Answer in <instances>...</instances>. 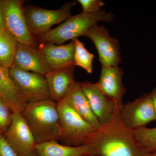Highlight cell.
Listing matches in <instances>:
<instances>
[{
  "label": "cell",
  "mask_w": 156,
  "mask_h": 156,
  "mask_svg": "<svg viewBox=\"0 0 156 156\" xmlns=\"http://www.w3.org/2000/svg\"><path fill=\"white\" fill-rule=\"evenodd\" d=\"M89 144L96 156H146L147 153L136 143L134 130L124 125L119 112L112 122L97 130Z\"/></svg>",
  "instance_id": "6da1fadb"
},
{
  "label": "cell",
  "mask_w": 156,
  "mask_h": 156,
  "mask_svg": "<svg viewBox=\"0 0 156 156\" xmlns=\"http://www.w3.org/2000/svg\"><path fill=\"white\" fill-rule=\"evenodd\" d=\"M37 143L58 141L59 114L51 98L28 103L21 112Z\"/></svg>",
  "instance_id": "7a4b0ae2"
},
{
  "label": "cell",
  "mask_w": 156,
  "mask_h": 156,
  "mask_svg": "<svg viewBox=\"0 0 156 156\" xmlns=\"http://www.w3.org/2000/svg\"><path fill=\"white\" fill-rule=\"evenodd\" d=\"M114 14L105 10L94 13L82 11L74 16H71L56 28L37 36L41 42H49L62 45L69 40L83 36L93 26L100 21L111 23L114 21Z\"/></svg>",
  "instance_id": "3957f363"
},
{
  "label": "cell",
  "mask_w": 156,
  "mask_h": 156,
  "mask_svg": "<svg viewBox=\"0 0 156 156\" xmlns=\"http://www.w3.org/2000/svg\"><path fill=\"white\" fill-rule=\"evenodd\" d=\"M59 114L58 142L71 146L87 145L97 130L78 114L64 100L57 102Z\"/></svg>",
  "instance_id": "277c9868"
},
{
  "label": "cell",
  "mask_w": 156,
  "mask_h": 156,
  "mask_svg": "<svg viewBox=\"0 0 156 156\" xmlns=\"http://www.w3.org/2000/svg\"><path fill=\"white\" fill-rule=\"evenodd\" d=\"M77 2H68L57 10H48L35 6L24 9L27 26L31 33L37 37L48 32L52 26L65 21L70 17L72 8Z\"/></svg>",
  "instance_id": "5b68a950"
},
{
  "label": "cell",
  "mask_w": 156,
  "mask_h": 156,
  "mask_svg": "<svg viewBox=\"0 0 156 156\" xmlns=\"http://www.w3.org/2000/svg\"><path fill=\"white\" fill-rule=\"evenodd\" d=\"M5 29L17 43L35 47L36 42L29 30L22 1L0 0Z\"/></svg>",
  "instance_id": "8992f818"
},
{
  "label": "cell",
  "mask_w": 156,
  "mask_h": 156,
  "mask_svg": "<svg viewBox=\"0 0 156 156\" xmlns=\"http://www.w3.org/2000/svg\"><path fill=\"white\" fill-rule=\"evenodd\" d=\"M9 73L27 103L50 98L44 76L22 70L13 66L9 68Z\"/></svg>",
  "instance_id": "52a82bcc"
},
{
  "label": "cell",
  "mask_w": 156,
  "mask_h": 156,
  "mask_svg": "<svg viewBox=\"0 0 156 156\" xmlns=\"http://www.w3.org/2000/svg\"><path fill=\"white\" fill-rule=\"evenodd\" d=\"M89 38L97 49L102 67L117 66L122 62L119 41L110 36L103 26H93L84 35Z\"/></svg>",
  "instance_id": "ba28073f"
},
{
  "label": "cell",
  "mask_w": 156,
  "mask_h": 156,
  "mask_svg": "<svg viewBox=\"0 0 156 156\" xmlns=\"http://www.w3.org/2000/svg\"><path fill=\"white\" fill-rule=\"evenodd\" d=\"M120 116L124 125L135 130L156 121L155 113L150 93H145L135 100L123 104Z\"/></svg>",
  "instance_id": "9c48e42d"
},
{
  "label": "cell",
  "mask_w": 156,
  "mask_h": 156,
  "mask_svg": "<svg viewBox=\"0 0 156 156\" xmlns=\"http://www.w3.org/2000/svg\"><path fill=\"white\" fill-rule=\"evenodd\" d=\"M80 83L82 90L89 101L92 111L101 127L112 122L120 111L114 101L101 92L96 83Z\"/></svg>",
  "instance_id": "30bf717a"
},
{
  "label": "cell",
  "mask_w": 156,
  "mask_h": 156,
  "mask_svg": "<svg viewBox=\"0 0 156 156\" xmlns=\"http://www.w3.org/2000/svg\"><path fill=\"white\" fill-rule=\"evenodd\" d=\"M4 136L20 156H25L34 149L37 144L20 112L13 113L11 125Z\"/></svg>",
  "instance_id": "8fae6325"
},
{
  "label": "cell",
  "mask_w": 156,
  "mask_h": 156,
  "mask_svg": "<svg viewBox=\"0 0 156 156\" xmlns=\"http://www.w3.org/2000/svg\"><path fill=\"white\" fill-rule=\"evenodd\" d=\"M12 66L44 76L52 70L44 56L38 49L20 43L17 44Z\"/></svg>",
  "instance_id": "7c38bea8"
},
{
  "label": "cell",
  "mask_w": 156,
  "mask_h": 156,
  "mask_svg": "<svg viewBox=\"0 0 156 156\" xmlns=\"http://www.w3.org/2000/svg\"><path fill=\"white\" fill-rule=\"evenodd\" d=\"M123 73L119 66L102 67L99 80L96 83L101 92L119 109L123 105V97L126 92L122 82Z\"/></svg>",
  "instance_id": "4fadbf2b"
},
{
  "label": "cell",
  "mask_w": 156,
  "mask_h": 156,
  "mask_svg": "<svg viewBox=\"0 0 156 156\" xmlns=\"http://www.w3.org/2000/svg\"><path fill=\"white\" fill-rule=\"evenodd\" d=\"M74 66L51 70L45 76L50 98L56 102L64 99L76 81Z\"/></svg>",
  "instance_id": "5bb4252c"
},
{
  "label": "cell",
  "mask_w": 156,
  "mask_h": 156,
  "mask_svg": "<svg viewBox=\"0 0 156 156\" xmlns=\"http://www.w3.org/2000/svg\"><path fill=\"white\" fill-rule=\"evenodd\" d=\"M38 50L44 56L52 69L74 66L75 43L73 40L69 44L61 45L42 42Z\"/></svg>",
  "instance_id": "9a60e30c"
},
{
  "label": "cell",
  "mask_w": 156,
  "mask_h": 156,
  "mask_svg": "<svg viewBox=\"0 0 156 156\" xmlns=\"http://www.w3.org/2000/svg\"><path fill=\"white\" fill-rule=\"evenodd\" d=\"M0 97L12 113L22 111L27 103L15 86L9 73V68L0 65Z\"/></svg>",
  "instance_id": "2e32d148"
},
{
  "label": "cell",
  "mask_w": 156,
  "mask_h": 156,
  "mask_svg": "<svg viewBox=\"0 0 156 156\" xmlns=\"http://www.w3.org/2000/svg\"><path fill=\"white\" fill-rule=\"evenodd\" d=\"M63 100L95 129L98 130L101 128L99 121L92 112L89 101L82 90L80 82H76Z\"/></svg>",
  "instance_id": "e0dca14e"
},
{
  "label": "cell",
  "mask_w": 156,
  "mask_h": 156,
  "mask_svg": "<svg viewBox=\"0 0 156 156\" xmlns=\"http://www.w3.org/2000/svg\"><path fill=\"white\" fill-rule=\"evenodd\" d=\"M35 150L39 156H81L91 153L89 144L71 146L55 141L37 143Z\"/></svg>",
  "instance_id": "ac0fdd59"
},
{
  "label": "cell",
  "mask_w": 156,
  "mask_h": 156,
  "mask_svg": "<svg viewBox=\"0 0 156 156\" xmlns=\"http://www.w3.org/2000/svg\"><path fill=\"white\" fill-rule=\"evenodd\" d=\"M18 43L6 29L0 30V65L12 66Z\"/></svg>",
  "instance_id": "d6986e66"
},
{
  "label": "cell",
  "mask_w": 156,
  "mask_h": 156,
  "mask_svg": "<svg viewBox=\"0 0 156 156\" xmlns=\"http://www.w3.org/2000/svg\"><path fill=\"white\" fill-rule=\"evenodd\" d=\"M134 138L141 149L149 153L156 150V127H146L134 130Z\"/></svg>",
  "instance_id": "ffe728a7"
},
{
  "label": "cell",
  "mask_w": 156,
  "mask_h": 156,
  "mask_svg": "<svg viewBox=\"0 0 156 156\" xmlns=\"http://www.w3.org/2000/svg\"><path fill=\"white\" fill-rule=\"evenodd\" d=\"M75 43L74 63L75 66H80L87 73H91L92 71V61L94 55L90 53L85 48L83 43L78 38L73 39Z\"/></svg>",
  "instance_id": "44dd1931"
},
{
  "label": "cell",
  "mask_w": 156,
  "mask_h": 156,
  "mask_svg": "<svg viewBox=\"0 0 156 156\" xmlns=\"http://www.w3.org/2000/svg\"><path fill=\"white\" fill-rule=\"evenodd\" d=\"M13 113L0 97V134L5 135L11 125Z\"/></svg>",
  "instance_id": "7402d4cb"
},
{
  "label": "cell",
  "mask_w": 156,
  "mask_h": 156,
  "mask_svg": "<svg viewBox=\"0 0 156 156\" xmlns=\"http://www.w3.org/2000/svg\"><path fill=\"white\" fill-rule=\"evenodd\" d=\"M77 2L80 4L83 12L85 13H96L105 5V3L100 0H78Z\"/></svg>",
  "instance_id": "603a6c76"
},
{
  "label": "cell",
  "mask_w": 156,
  "mask_h": 156,
  "mask_svg": "<svg viewBox=\"0 0 156 156\" xmlns=\"http://www.w3.org/2000/svg\"><path fill=\"white\" fill-rule=\"evenodd\" d=\"M0 156H20L7 140L4 135L0 134Z\"/></svg>",
  "instance_id": "cb8c5ba5"
},
{
  "label": "cell",
  "mask_w": 156,
  "mask_h": 156,
  "mask_svg": "<svg viewBox=\"0 0 156 156\" xmlns=\"http://www.w3.org/2000/svg\"><path fill=\"white\" fill-rule=\"evenodd\" d=\"M149 93L151 98L152 101L156 118V87L154 88Z\"/></svg>",
  "instance_id": "d4e9b609"
},
{
  "label": "cell",
  "mask_w": 156,
  "mask_h": 156,
  "mask_svg": "<svg viewBox=\"0 0 156 156\" xmlns=\"http://www.w3.org/2000/svg\"><path fill=\"white\" fill-rule=\"evenodd\" d=\"M4 29H5V26L2 11L0 6V30Z\"/></svg>",
  "instance_id": "484cf974"
},
{
  "label": "cell",
  "mask_w": 156,
  "mask_h": 156,
  "mask_svg": "<svg viewBox=\"0 0 156 156\" xmlns=\"http://www.w3.org/2000/svg\"><path fill=\"white\" fill-rule=\"evenodd\" d=\"M25 156H39L37 154V153L35 150H33L31 151L27 154Z\"/></svg>",
  "instance_id": "4316f807"
},
{
  "label": "cell",
  "mask_w": 156,
  "mask_h": 156,
  "mask_svg": "<svg viewBox=\"0 0 156 156\" xmlns=\"http://www.w3.org/2000/svg\"><path fill=\"white\" fill-rule=\"evenodd\" d=\"M146 156H156V150L147 153Z\"/></svg>",
  "instance_id": "83f0119b"
},
{
  "label": "cell",
  "mask_w": 156,
  "mask_h": 156,
  "mask_svg": "<svg viewBox=\"0 0 156 156\" xmlns=\"http://www.w3.org/2000/svg\"><path fill=\"white\" fill-rule=\"evenodd\" d=\"M81 156H96L95 155H94V154H93L91 153H90L86 154L83 155Z\"/></svg>",
  "instance_id": "f1b7e54d"
}]
</instances>
